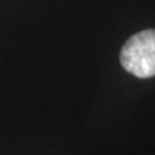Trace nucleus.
Instances as JSON below:
<instances>
[{
	"label": "nucleus",
	"instance_id": "nucleus-1",
	"mask_svg": "<svg viewBox=\"0 0 155 155\" xmlns=\"http://www.w3.org/2000/svg\"><path fill=\"white\" fill-rule=\"evenodd\" d=\"M119 61L134 76L141 79L155 76V29L131 36L122 48Z\"/></svg>",
	"mask_w": 155,
	"mask_h": 155
}]
</instances>
